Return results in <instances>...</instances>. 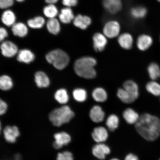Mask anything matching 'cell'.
I'll return each instance as SVG.
<instances>
[{"mask_svg": "<svg viewBox=\"0 0 160 160\" xmlns=\"http://www.w3.org/2000/svg\"><path fill=\"white\" fill-rule=\"evenodd\" d=\"M48 31L53 35H57L61 31V25L58 20L55 18L49 19L47 23Z\"/></svg>", "mask_w": 160, "mask_h": 160, "instance_id": "cell-24", "label": "cell"}, {"mask_svg": "<svg viewBox=\"0 0 160 160\" xmlns=\"http://www.w3.org/2000/svg\"><path fill=\"white\" fill-rule=\"evenodd\" d=\"M135 127L138 133L148 141H155L160 135V119L148 113L140 116Z\"/></svg>", "mask_w": 160, "mask_h": 160, "instance_id": "cell-1", "label": "cell"}, {"mask_svg": "<svg viewBox=\"0 0 160 160\" xmlns=\"http://www.w3.org/2000/svg\"><path fill=\"white\" fill-rule=\"evenodd\" d=\"M91 19L86 16L78 15L73 20V24L82 30H85L91 24Z\"/></svg>", "mask_w": 160, "mask_h": 160, "instance_id": "cell-20", "label": "cell"}, {"mask_svg": "<svg viewBox=\"0 0 160 160\" xmlns=\"http://www.w3.org/2000/svg\"><path fill=\"white\" fill-rule=\"evenodd\" d=\"M159 160H160V159Z\"/></svg>", "mask_w": 160, "mask_h": 160, "instance_id": "cell-48", "label": "cell"}, {"mask_svg": "<svg viewBox=\"0 0 160 160\" xmlns=\"http://www.w3.org/2000/svg\"><path fill=\"white\" fill-rule=\"evenodd\" d=\"M16 17L11 10L5 11L2 15L1 20L2 23L8 27H12L15 23Z\"/></svg>", "mask_w": 160, "mask_h": 160, "instance_id": "cell-25", "label": "cell"}, {"mask_svg": "<svg viewBox=\"0 0 160 160\" xmlns=\"http://www.w3.org/2000/svg\"><path fill=\"white\" fill-rule=\"evenodd\" d=\"M92 95L93 99L98 102H104L108 99L107 91L101 87L96 88L93 90Z\"/></svg>", "mask_w": 160, "mask_h": 160, "instance_id": "cell-23", "label": "cell"}, {"mask_svg": "<svg viewBox=\"0 0 160 160\" xmlns=\"http://www.w3.org/2000/svg\"><path fill=\"white\" fill-rule=\"evenodd\" d=\"M94 141L97 143H103L107 140L108 132L107 129L103 127H96L92 133Z\"/></svg>", "mask_w": 160, "mask_h": 160, "instance_id": "cell-11", "label": "cell"}, {"mask_svg": "<svg viewBox=\"0 0 160 160\" xmlns=\"http://www.w3.org/2000/svg\"><path fill=\"white\" fill-rule=\"evenodd\" d=\"M35 81L37 87L39 88H47L50 85V80L44 72L38 71L35 73Z\"/></svg>", "mask_w": 160, "mask_h": 160, "instance_id": "cell-15", "label": "cell"}, {"mask_svg": "<svg viewBox=\"0 0 160 160\" xmlns=\"http://www.w3.org/2000/svg\"><path fill=\"white\" fill-rule=\"evenodd\" d=\"M12 31L14 35L19 38H24L28 33V29L24 23H15L12 27Z\"/></svg>", "mask_w": 160, "mask_h": 160, "instance_id": "cell-21", "label": "cell"}, {"mask_svg": "<svg viewBox=\"0 0 160 160\" xmlns=\"http://www.w3.org/2000/svg\"><path fill=\"white\" fill-rule=\"evenodd\" d=\"M148 71L151 79L155 80L160 77V68L157 64L151 63L148 67Z\"/></svg>", "mask_w": 160, "mask_h": 160, "instance_id": "cell-32", "label": "cell"}, {"mask_svg": "<svg viewBox=\"0 0 160 160\" xmlns=\"http://www.w3.org/2000/svg\"><path fill=\"white\" fill-rule=\"evenodd\" d=\"M8 108L7 103L0 98V116L6 113Z\"/></svg>", "mask_w": 160, "mask_h": 160, "instance_id": "cell-38", "label": "cell"}, {"mask_svg": "<svg viewBox=\"0 0 160 160\" xmlns=\"http://www.w3.org/2000/svg\"><path fill=\"white\" fill-rule=\"evenodd\" d=\"M147 13V9L143 7L133 8L131 11L132 17L136 19L142 18L145 17Z\"/></svg>", "mask_w": 160, "mask_h": 160, "instance_id": "cell-35", "label": "cell"}, {"mask_svg": "<svg viewBox=\"0 0 160 160\" xmlns=\"http://www.w3.org/2000/svg\"><path fill=\"white\" fill-rule=\"evenodd\" d=\"M35 56L32 52L25 49L19 51L17 55V61L20 62L29 64L34 61Z\"/></svg>", "mask_w": 160, "mask_h": 160, "instance_id": "cell-12", "label": "cell"}, {"mask_svg": "<svg viewBox=\"0 0 160 160\" xmlns=\"http://www.w3.org/2000/svg\"><path fill=\"white\" fill-rule=\"evenodd\" d=\"M44 19L41 17H36L33 19H30L27 22L28 26L33 29H41L45 24Z\"/></svg>", "mask_w": 160, "mask_h": 160, "instance_id": "cell-31", "label": "cell"}, {"mask_svg": "<svg viewBox=\"0 0 160 160\" xmlns=\"http://www.w3.org/2000/svg\"><path fill=\"white\" fill-rule=\"evenodd\" d=\"M4 137L8 143H13L17 141L20 134L19 130L16 126H7L3 129Z\"/></svg>", "mask_w": 160, "mask_h": 160, "instance_id": "cell-8", "label": "cell"}, {"mask_svg": "<svg viewBox=\"0 0 160 160\" xmlns=\"http://www.w3.org/2000/svg\"><path fill=\"white\" fill-rule=\"evenodd\" d=\"M97 64L95 58L84 57L79 58L75 61L74 69L79 77L87 79H93L97 76L94 67Z\"/></svg>", "mask_w": 160, "mask_h": 160, "instance_id": "cell-2", "label": "cell"}, {"mask_svg": "<svg viewBox=\"0 0 160 160\" xmlns=\"http://www.w3.org/2000/svg\"><path fill=\"white\" fill-rule=\"evenodd\" d=\"M58 0H45L46 3L49 4H53L55 3Z\"/></svg>", "mask_w": 160, "mask_h": 160, "instance_id": "cell-42", "label": "cell"}, {"mask_svg": "<svg viewBox=\"0 0 160 160\" xmlns=\"http://www.w3.org/2000/svg\"><path fill=\"white\" fill-rule=\"evenodd\" d=\"M123 88L135 100L137 99L139 96L138 86L135 82L128 80L126 81L123 84Z\"/></svg>", "mask_w": 160, "mask_h": 160, "instance_id": "cell-16", "label": "cell"}, {"mask_svg": "<svg viewBox=\"0 0 160 160\" xmlns=\"http://www.w3.org/2000/svg\"><path fill=\"white\" fill-rule=\"evenodd\" d=\"M119 120L118 117L115 114L110 115L106 122V125L110 131L113 132L118 127Z\"/></svg>", "mask_w": 160, "mask_h": 160, "instance_id": "cell-28", "label": "cell"}, {"mask_svg": "<svg viewBox=\"0 0 160 160\" xmlns=\"http://www.w3.org/2000/svg\"><path fill=\"white\" fill-rule=\"evenodd\" d=\"M103 4L106 10L112 14L117 13L121 9V0H103Z\"/></svg>", "mask_w": 160, "mask_h": 160, "instance_id": "cell-14", "label": "cell"}, {"mask_svg": "<svg viewBox=\"0 0 160 160\" xmlns=\"http://www.w3.org/2000/svg\"><path fill=\"white\" fill-rule=\"evenodd\" d=\"M17 2H23L25 1V0H16Z\"/></svg>", "mask_w": 160, "mask_h": 160, "instance_id": "cell-44", "label": "cell"}, {"mask_svg": "<svg viewBox=\"0 0 160 160\" xmlns=\"http://www.w3.org/2000/svg\"><path fill=\"white\" fill-rule=\"evenodd\" d=\"M158 1L160 2V0H158Z\"/></svg>", "mask_w": 160, "mask_h": 160, "instance_id": "cell-47", "label": "cell"}, {"mask_svg": "<svg viewBox=\"0 0 160 160\" xmlns=\"http://www.w3.org/2000/svg\"><path fill=\"white\" fill-rule=\"evenodd\" d=\"M118 42L122 48L125 50H129L132 47L133 38L129 33L122 34L119 36Z\"/></svg>", "mask_w": 160, "mask_h": 160, "instance_id": "cell-17", "label": "cell"}, {"mask_svg": "<svg viewBox=\"0 0 160 160\" xmlns=\"http://www.w3.org/2000/svg\"><path fill=\"white\" fill-rule=\"evenodd\" d=\"M58 13L57 8L53 4H49L44 8L43 13L46 17L49 19L55 18Z\"/></svg>", "mask_w": 160, "mask_h": 160, "instance_id": "cell-34", "label": "cell"}, {"mask_svg": "<svg viewBox=\"0 0 160 160\" xmlns=\"http://www.w3.org/2000/svg\"><path fill=\"white\" fill-rule=\"evenodd\" d=\"M110 160H120L116 158H113L111 159H110Z\"/></svg>", "mask_w": 160, "mask_h": 160, "instance_id": "cell-45", "label": "cell"}, {"mask_svg": "<svg viewBox=\"0 0 160 160\" xmlns=\"http://www.w3.org/2000/svg\"><path fill=\"white\" fill-rule=\"evenodd\" d=\"M54 98L58 102L62 105H65L69 101V95L67 90L61 88L55 92Z\"/></svg>", "mask_w": 160, "mask_h": 160, "instance_id": "cell-26", "label": "cell"}, {"mask_svg": "<svg viewBox=\"0 0 160 160\" xmlns=\"http://www.w3.org/2000/svg\"><path fill=\"white\" fill-rule=\"evenodd\" d=\"M57 160H73V155L71 152L64 151L58 154Z\"/></svg>", "mask_w": 160, "mask_h": 160, "instance_id": "cell-36", "label": "cell"}, {"mask_svg": "<svg viewBox=\"0 0 160 160\" xmlns=\"http://www.w3.org/2000/svg\"><path fill=\"white\" fill-rule=\"evenodd\" d=\"M13 0H0V8L7 9L13 4Z\"/></svg>", "mask_w": 160, "mask_h": 160, "instance_id": "cell-37", "label": "cell"}, {"mask_svg": "<svg viewBox=\"0 0 160 160\" xmlns=\"http://www.w3.org/2000/svg\"><path fill=\"white\" fill-rule=\"evenodd\" d=\"M121 30L119 24L116 21H110L105 24L103 29V33L106 37L112 39L118 37Z\"/></svg>", "mask_w": 160, "mask_h": 160, "instance_id": "cell-6", "label": "cell"}, {"mask_svg": "<svg viewBox=\"0 0 160 160\" xmlns=\"http://www.w3.org/2000/svg\"><path fill=\"white\" fill-rule=\"evenodd\" d=\"M89 115L90 119L93 122L99 123L104 119L105 113L100 106L95 105L90 110Z\"/></svg>", "mask_w": 160, "mask_h": 160, "instance_id": "cell-13", "label": "cell"}, {"mask_svg": "<svg viewBox=\"0 0 160 160\" xmlns=\"http://www.w3.org/2000/svg\"><path fill=\"white\" fill-rule=\"evenodd\" d=\"M152 43V39L150 36L143 34L140 35L138 38L137 44L140 50L145 51L151 47Z\"/></svg>", "mask_w": 160, "mask_h": 160, "instance_id": "cell-18", "label": "cell"}, {"mask_svg": "<svg viewBox=\"0 0 160 160\" xmlns=\"http://www.w3.org/2000/svg\"><path fill=\"white\" fill-rule=\"evenodd\" d=\"M117 95L120 100L124 103H131L135 101L123 88H121L118 90Z\"/></svg>", "mask_w": 160, "mask_h": 160, "instance_id": "cell-30", "label": "cell"}, {"mask_svg": "<svg viewBox=\"0 0 160 160\" xmlns=\"http://www.w3.org/2000/svg\"><path fill=\"white\" fill-rule=\"evenodd\" d=\"M125 160H139L137 156L132 153H129L125 157Z\"/></svg>", "mask_w": 160, "mask_h": 160, "instance_id": "cell-41", "label": "cell"}, {"mask_svg": "<svg viewBox=\"0 0 160 160\" xmlns=\"http://www.w3.org/2000/svg\"><path fill=\"white\" fill-rule=\"evenodd\" d=\"M2 54L7 58H11L17 55L19 50L18 46L13 42L5 41L0 45Z\"/></svg>", "mask_w": 160, "mask_h": 160, "instance_id": "cell-5", "label": "cell"}, {"mask_svg": "<svg viewBox=\"0 0 160 160\" xmlns=\"http://www.w3.org/2000/svg\"><path fill=\"white\" fill-rule=\"evenodd\" d=\"M74 116V112L69 106L64 105L50 112L49 119L52 124L58 127L69 122Z\"/></svg>", "mask_w": 160, "mask_h": 160, "instance_id": "cell-3", "label": "cell"}, {"mask_svg": "<svg viewBox=\"0 0 160 160\" xmlns=\"http://www.w3.org/2000/svg\"><path fill=\"white\" fill-rule=\"evenodd\" d=\"M107 37L100 33H95L93 35V47L95 51L101 52L104 50L108 43Z\"/></svg>", "mask_w": 160, "mask_h": 160, "instance_id": "cell-10", "label": "cell"}, {"mask_svg": "<svg viewBox=\"0 0 160 160\" xmlns=\"http://www.w3.org/2000/svg\"><path fill=\"white\" fill-rule=\"evenodd\" d=\"M13 82L11 77L7 75L0 76V89L8 91L13 88Z\"/></svg>", "mask_w": 160, "mask_h": 160, "instance_id": "cell-27", "label": "cell"}, {"mask_svg": "<svg viewBox=\"0 0 160 160\" xmlns=\"http://www.w3.org/2000/svg\"><path fill=\"white\" fill-rule=\"evenodd\" d=\"M78 2V0H62L63 4L68 7H75Z\"/></svg>", "mask_w": 160, "mask_h": 160, "instance_id": "cell-40", "label": "cell"}, {"mask_svg": "<svg viewBox=\"0 0 160 160\" xmlns=\"http://www.w3.org/2000/svg\"><path fill=\"white\" fill-rule=\"evenodd\" d=\"M146 89L149 93L155 96L160 95V84L155 81H151L146 85Z\"/></svg>", "mask_w": 160, "mask_h": 160, "instance_id": "cell-33", "label": "cell"}, {"mask_svg": "<svg viewBox=\"0 0 160 160\" xmlns=\"http://www.w3.org/2000/svg\"><path fill=\"white\" fill-rule=\"evenodd\" d=\"M72 95L75 101L80 103L85 101L88 97L87 92L86 90L81 88H77L74 89Z\"/></svg>", "mask_w": 160, "mask_h": 160, "instance_id": "cell-29", "label": "cell"}, {"mask_svg": "<svg viewBox=\"0 0 160 160\" xmlns=\"http://www.w3.org/2000/svg\"><path fill=\"white\" fill-rule=\"evenodd\" d=\"M60 21L64 24H68L74 19L73 11L69 7L64 8L61 10L59 15Z\"/></svg>", "mask_w": 160, "mask_h": 160, "instance_id": "cell-22", "label": "cell"}, {"mask_svg": "<svg viewBox=\"0 0 160 160\" xmlns=\"http://www.w3.org/2000/svg\"><path fill=\"white\" fill-rule=\"evenodd\" d=\"M8 36V33L7 29L3 27H0V43L5 41Z\"/></svg>", "mask_w": 160, "mask_h": 160, "instance_id": "cell-39", "label": "cell"}, {"mask_svg": "<svg viewBox=\"0 0 160 160\" xmlns=\"http://www.w3.org/2000/svg\"><path fill=\"white\" fill-rule=\"evenodd\" d=\"M45 58L48 62L59 70L65 69L70 61L68 55L63 50L59 49L49 52L46 55Z\"/></svg>", "mask_w": 160, "mask_h": 160, "instance_id": "cell-4", "label": "cell"}, {"mask_svg": "<svg viewBox=\"0 0 160 160\" xmlns=\"http://www.w3.org/2000/svg\"><path fill=\"white\" fill-rule=\"evenodd\" d=\"M2 130V126L1 121H0V134H1Z\"/></svg>", "mask_w": 160, "mask_h": 160, "instance_id": "cell-43", "label": "cell"}, {"mask_svg": "<svg viewBox=\"0 0 160 160\" xmlns=\"http://www.w3.org/2000/svg\"><path fill=\"white\" fill-rule=\"evenodd\" d=\"M123 117L126 122L130 125L135 124L140 117L137 112L131 108L126 109L124 111Z\"/></svg>", "mask_w": 160, "mask_h": 160, "instance_id": "cell-19", "label": "cell"}, {"mask_svg": "<svg viewBox=\"0 0 160 160\" xmlns=\"http://www.w3.org/2000/svg\"><path fill=\"white\" fill-rule=\"evenodd\" d=\"M54 138L55 141L53 146L56 149H59L63 146L67 145L71 141V136L65 132L56 133L54 135Z\"/></svg>", "mask_w": 160, "mask_h": 160, "instance_id": "cell-7", "label": "cell"}, {"mask_svg": "<svg viewBox=\"0 0 160 160\" xmlns=\"http://www.w3.org/2000/svg\"><path fill=\"white\" fill-rule=\"evenodd\" d=\"M18 157H17V158H15V159L14 160H19V158H18Z\"/></svg>", "mask_w": 160, "mask_h": 160, "instance_id": "cell-46", "label": "cell"}, {"mask_svg": "<svg viewBox=\"0 0 160 160\" xmlns=\"http://www.w3.org/2000/svg\"><path fill=\"white\" fill-rule=\"evenodd\" d=\"M110 148L103 143H97L93 146L92 153L97 158L101 160L105 159L106 156L111 153Z\"/></svg>", "mask_w": 160, "mask_h": 160, "instance_id": "cell-9", "label": "cell"}]
</instances>
